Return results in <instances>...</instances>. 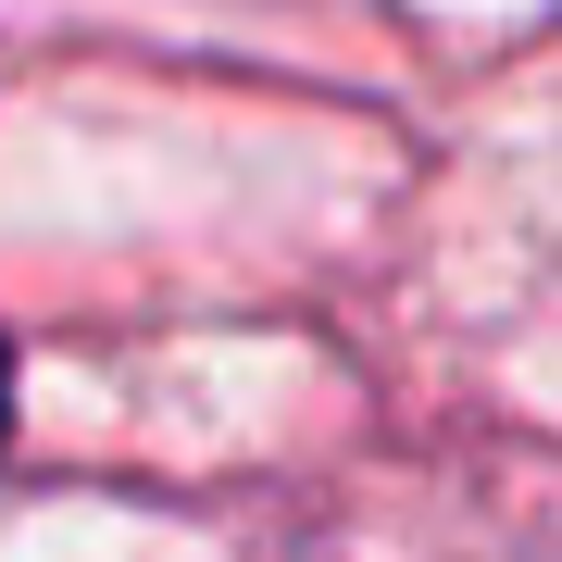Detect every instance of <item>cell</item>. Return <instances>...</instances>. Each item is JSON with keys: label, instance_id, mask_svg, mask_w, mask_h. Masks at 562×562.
<instances>
[{"label": "cell", "instance_id": "6da1fadb", "mask_svg": "<svg viewBox=\"0 0 562 562\" xmlns=\"http://www.w3.org/2000/svg\"><path fill=\"white\" fill-rule=\"evenodd\" d=\"M0 425H13V350H0Z\"/></svg>", "mask_w": 562, "mask_h": 562}]
</instances>
